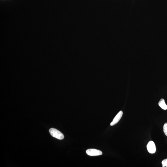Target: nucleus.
Returning <instances> with one entry per match:
<instances>
[{"label": "nucleus", "mask_w": 167, "mask_h": 167, "mask_svg": "<svg viewBox=\"0 0 167 167\" xmlns=\"http://www.w3.org/2000/svg\"><path fill=\"white\" fill-rule=\"evenodd\" d=\"M163 131L165 135L167 136V123L164 124L163 126Z\"/></svg>", "instance_id": "423d86ee"}, {"label": "nucleus", "mask_w": 167, "mask_h": 167, "mask_svg": "<svg viewBox=\"0 0 167 167\" xmlns=\"http://www.w3.org/2000/svg\"><path fill=\"white\" fill-rule=\"evenodd\" d=\"M50 134L53 137L60 140H62L64 138V135L58 130L54 128L50 129L49 130Z\"/></svg>", "instance_id": "f257e3e1"}, {"label": "nucleus", "mask_w": 167, "mask_h": 167, "mask_svg": "<svg viewBox=\"0 0 167 167\" xmlns=\"http://www.w3.org/2000/svg\"><path fill=\"white\" fill-rule=\"evenodd\" d=\"M87 154L90 156H97L102 155V152L101 151L95 149H88L86 151Z\"/></svg>", "instance_id": "f03ea898"}, {"label": "nucleus", "mask_w": 167, "mask_h": 167, "mask_svg": "<svg viewBox=\"0 0 167 167\" xmlns=\"http://www.w3.org/2000/svg\"><path fill=\"white\" fill-rule=\"evenodd\" d=\"M159 105L162 109L165 110L167 109V105L165 103L164 100L163 99H161L159 102Z\"/></svg>", "instance_id": "39448f33"}, {"label": "nucleus", "mask_w": 167, "mask_h": 167, "mask_svg": "<svg viewBox=\"0 0 167 167\" xmlns=\"http://www.w3.org/2000/svg\"><path fill=\"white\" fill-rule=\"evenodd\" d=\"M123 114V111H120L116 116L115 118H114L112 122L110 124L111 126H114L117 123L120 121V120H121L122 117V116Z\"/></svg>", "instance_id": "20e7f679"}, {"label": "nucleus", "mask_w": 167, "mask_h": 167, "mask_svg": "<svg viewBox=\"0 0 167 167\" xmlns=\"http://www.w3.org/2000/svg\"><path fill=\"white\" fill-rule=\"evenodd\" d=\"M162 167H167V159H164V160L162 161Z\"/></svg>", "instance_id": "0eeeda50"}, {"label": "nucleus", "mask_w": 167, "mask_h": 167, "mask_svg": "<svg viewBox=\"0 0 167 167\" xmlns=\"http://www.w3.org/2000/svg\"><path fill=\"white\" fill-rule=\"evenodd\" d=\"M147 148L148 151L150 153H154L156 152V146L153 141H150L148 143Z\"/></svg>", "instance_id": "7ed1b4c3"}]
</instances>
